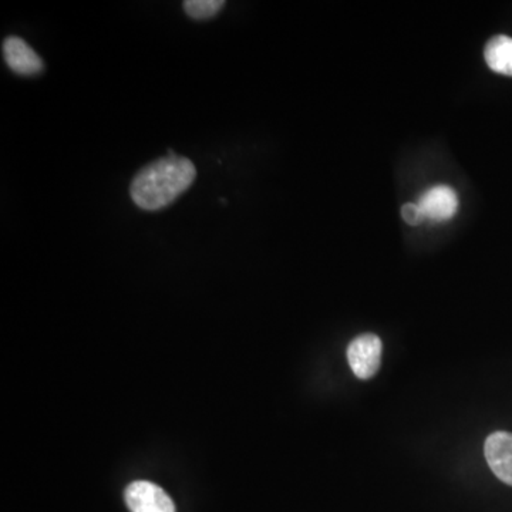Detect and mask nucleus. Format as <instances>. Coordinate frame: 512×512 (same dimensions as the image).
Segmentation results:
<instances>
[{
    "label": "nucleus",
    "mask_w": 512,
    "mask_h": 512,
    "mask_svg": "<svg viewBox=\"0 0 512 512\" xmlns=\"http://www.w3.org/2000/svg\"><path fill=\"white\" fill-rule=\"evenodd\" d=\"M195 177L197 169L191 160L165 155L136 174L130 186L131 200L141 210H162L186 193Z\"/></svg>",
    "instance_id": "1"
},
{
    "label": "nucleus",
    "mask_w": 512,
    "mask_h": 512,
    "mask_svg": "<svg viewBox=\"0 0 512 512\" xmlns=\"http://www.w3.org/2000/svg\"><path fill=\"white\" fill-rule=\"evenodd\" d=\"M382 351L380 337L372 334H360L349 344V365L359 379H372L379 372Z\"/></svg>",
    "instance_id": "2"
},
{
    "label": "nucleus",
    "mask_w": 512,
    "mask_h": 512,
    "mask_svg": "<svg viewBox=\"0 0 512 512\" xmlns=\"http://www.w3.org/2000/svg\"><path fill=\"white\" fill-rule=\"evenodd\" d=\"M126 502L131 512H176L169 494L148 481H136L128 485Z\"/></svg>",
    "instance_id": "3"
},
{
    "label": "nucleus",
    "mask_w": 512,
    "mask_h": 512,
    "mask_svg": "<svg viewBox=\"0 0 512 512\" xmlns=\"http://www.w3.org/2000/svg\"><path fill=\"white\" fill-rule=\"evenodd\" d=\"M418 207L425 221H449L458 210V197L451 186H435L421 194Z\"/></svg>",
    "instance_id": "4"
},
{
    "label": "nucleus",
    "mask_w": 512,
    "mask_h": 512,
    "mask_svg": "<svg viewBox=\"0 0 512 512\" xmlns=\"http://www.w3.org/2000/svg\"><path fill=\"white\" fill-rule=\"evenodd\" d=\"M4 59L7 67L13 73L21 76H35L42 73L45 69L42 57L35 52L32 46H29L25 40L16 36H9L2 46Z\"/></svg>",
    "instance_id": "5"
},
{
    "label": "nucleus",
    "mask_w": 512,
    "mask_h": 512,
    "mask_svg": "<svg viewBox=\"0 0 512 512\" xmlns=\"http://www.w3.org/2000/svg\"><path fill=\"white\" fill-rule=\"evenodd\" d=\"M485 458L492 473L512 487V434L507 432L492 433L484 446Z\"/></svg>",
    "instance_id": "6"
},
{
    "label": "nucleus",
    "mask_w": 512,
    "mask_h": 512,
    "mask_svg": "<svg viewBox=\"0 0 512 512\" xmlns=\"http://www.w3.org/2000/svg\"><path fill=\"white\" fill-rule=\"evenodd\" d=\"M485 62L495 73L512 78V39L508 36H494L484 49Z\"/></svg>",
    "instance_id": "7"
},
{
    "label": "nucleus",
    "mask_w": 512,
    "mask_h": 512,
    "mask_svg": "<svg viewBox=\"0 0 512 512\" xmlns=\"http://www.w3.org/2000/svg\"><path fill=\"white\" fill-rule=\"evenodd\" d=\"M184 11L195 21H207L214 18L224 9V0H186L184 2Z\"/></svg>",
    "instance_id": "8"
},
{
    "label": "nucleus",
    "mask_w": 512,
    "mask_h": 512,
    "mask_svg": "<svg viewBox=\"0 0 512 512\" xmlns=\"http://www.w3.org/2000/svg\"><path fill=\"white\" fill-rule=\"evenodd\" d=\"M401 218H403L406 224L413 225V227H417V225H421L425 221L420 207H418V204H414V202H408V204H404L401 207Z\"/></svg>",
    "instance_id": "9"
}]
</instances>
